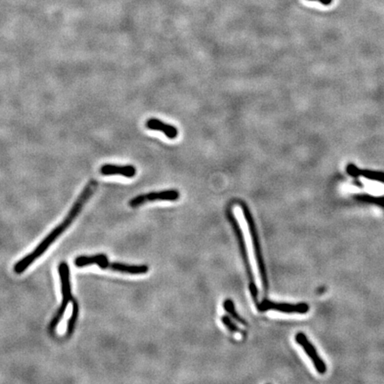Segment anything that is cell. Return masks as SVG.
<instances>
[{"mask_svg": "<svg viewBox=\"0 0 384 384\" xmlns=\"http://www.w3.org/2000/svg\"><path fill=\"white\" fill-rule=\"evenodd\" d=\"M97 182L94 181V180H91L89 183L86 184V186L84 188L81 194L79 195V197L76 200L74 205H72V208L68 212V216H66V218L63 220V222L60 225H58L56 228H54V230L48 234L46 238H44L43 240L41 241V243L34 249V251L31 252L29 255H26L25 257H23L22 260H20L15 264L14 269H15V272L16 274H22V273L24 272L26 269L29 268V266L31 265L36 260L40 258L41 255H44L51 245L53 244L54 241L56 240L58 237H60L61 234L68 229V226L73 223L76 217L79 216V213L82 210L84 205L86 204V202L88 201L90 197L93 194V192L97 189Z\"/></svg>", "mask_w": 384, "mask_h": 384, "instance_id": "cell-1", "label": "cell"}, {"mask_svg": "<svg viewBox=\"0 0 384 384\" xmlns=\"http://www.w3.org/2000/svg\"><path fill=\"white\" fill-rule=\"evenodd\" d=\"M93 264H96L102 269H110L118 272L132 275L145 274L149 271V267L147 265H126L119 262H110L107 256L102 254L93 256H79L75 260V265L79 268Z\"/></svg>", "mask_w": 384, "mask_h": 384, "instance_id": "cell-2", "label": "cell"}, {"mask_svg": "<svg viewBox=\"0 0 384 384\" xmlns=\"http://www.w3.org/2000/svg\"><path fill=\"white\" fill-rule=\"evenodd\" d=\"M238 204L240 205L241 209H242L243 214H244L245 219L247 221L248 229H249V231L251 234L252 241H253V246H254V250H255V259L257 261L259 271H260L261 278H262V288H263L266 295L267 292H268V289H269V281H268V276H267L265 263H264L263 256H262V248H261V244H260V240H259L258 231L256 229L254 218L252 216L251 211H250L248 205L243 201L238 202Z\"/></svg>", "mask_w": 384, "mask_h": 384, "instance_id": "cell-3", "label": "cell"}, {"mask_svg": "<svg viewBox=\"0 0 384 384\" xmlns=\"http://www.w3.org/2000/svg\"><path fill=\"white\" fill-rule=\"evenodd\" d=\"M227 216L229 218V221H230L234 232L236 234L237 241H238V247H239V250H240L241 257H242V260L244 261L245 268H246L247 274H248V282H249V290H250V293H251L252 298H253L254 302H255V307H257L259 305V303H260L258 302V288L256 287L254 274H253V271H252L251 264H250L249 256L248 255V250H247V247H246V243H245L244 235H243V232L241 230L239 224L237 223L236 217L234 216L233 213L231 212L230 210H228L227 211Z\"/></svg>", "mask_w": 384, "mask_h": 384, "instance_id": "cell-4", "label": "cell"}, {"mask_svg": "<svg viewBox=\"0 0 384 384\" xmlns=\"http://www.w3.org/2000/svg\"><path fill=\"white\" fill-rule=\"evenodd\" d=\"M58 271L61 278V295H62V301H61V306L58 309L57 311L55 313L53 320H51L49 327H48V332L50 334H54L55 328L57 327L58 324L60 323L61 318L64 314L65 310L67 309V306L69 302H72L74 300V297L72 296V286H71V280H69V269H68L67 262H61L58 267Z\"/></svg>", "mask_w": 384, "mask_h": 384, "instance_id": "cell-5", "label": "cell"}, {"mask_svg": "<svg viewBox=\"0 0 384 384\" xmlns=\"http://www.w3.org/2000/svg\"><path fill=\"white\" fill-rule=\"evenodd\" d=\"M259 311H267V310H276L280 312L288 313V314H304L309 311V306L305 302L300 303H285V302H270L269 300H263L259 305L256 307Z\"/></svg>", "mask_w": 384, "mask_h": 384, "instance_id": "cell-6", "label": "cell"}, {"mask_svg": "<svg viewBox=\"0 0 384 384\" xmlns=\"http://www.w3.org/2000/svg\"><path fill=\"white\" fill-rule=\"evenodd\" d=\"M179 198L180 193L178 190H163L159 192H151L148 194L139 195L130 200L129 205L132 207H138L139 205L145 204L146 202L157 201V200L176 201Z\"/></svg>", "mask_w": 384, "mask_h": 384, "instance_id": "cell-7", "label": "cell"}, {"mask_svg": "<svg viewBox=\"0 0 384 384\" xmlns=\"http://www.w3.org/2000/svg\"><path fill=\"white\" fill-rule=\"evenodd\" d=\"M295 341L298 344L302 346L303 351L308 354L309 359L312 361L313 365L315 366L318 373L324 374L327 372V366L324 362L323 359L320 358V355L317 352L315 346L309 341L308 337L303 333H298L295 335Z\"/></svg>", "mask_w": 384, "mask_h": 384, "instance_id": "cell-8", "label": "cell"}, {"mask_svg": "<svg viewBox=\"0 0 384 384\" xmlns=\"http://www.w3.org/2000/svg\"><path fill=\"white\" fill-rule=\"evenodd\" d=\"M102 176H122L126 178H133L136 174V168L133 165H115L106 164L101 166Z\"/></svg>", "mask_w": 384, "mask_h": 384, "instance_id": "cell-9", "label": "cell"}, {"mask_svg": "<svg viewBox=\"0 0 384 384\" xmlns=\"http://www.w3.org/2000/svg\"><path fill=\"white\" fill-rule=\"evenodd\" d=\"M146 127L148 129L159 131L165 133L166 137L169 139H176L178 135V130L176 129V126L167 125L165 123L162 122L161 120L157 119H148L146 122Z\"/></svg>", "mask_w": 384, "mask_h": 384, "instance_id": "cell-10", "label": "cell"}, {"mask_svg": "<svg viewBox=\"0 0 384 384\" xmlns=\"http://www.w3.org/2000/svg\"><path fill=\"white\" fill-rule=\"evenodd\" d=\"M72 317L69 318L68 321V327H67V333H66V338H69L72 336L73 332L75 330L76 323L77 320L79 319V302L76 301L75 299L72 301Z\"/></svg>", "mask_w": 384, "mask_h": 384, "instance_id": "cell-11", "label": "cell"}, {"mask_svg": "<svg viewBox=\"0 0 384 384\" xmlns=\"http://www.w3.org/2000/svg\"><path fill=\"white\" fill-rule=\"evenodd\" d=\"M223 308H224L226 312L229 313L230 316L232 317V319H233L234 320H236V321L239 322V323L242 324V325H244V326H248L247 321H246L242 317L239 316V315L237 314V310L235 309V304H234L232 300H230V299H227V300H225L224 302H223Z\"/></svg>", "mask_w": 384, "mask_h": 384, "instance_id": "cell-12", "label": "cell"}, {"mask_svg": "<svg viewBox=\"0 0 384 384\" xmlns=\"http://www.w3.org/2000/svg\"><path fill=\"white\" fill-rule=\"evenodd\" d=\"M221 321L223 322V325L232 333H240L241 331L239 327H237L236 324L234 323L232 320H230V317L223 316L221 319Z\"/></svg>", "mask_w": 384, "mask_h": 384, "instance_id": "cell-13", "label": "cell"}, {"mask_svg": "<svg viewBox=\"0 0 384 384\" xmlns=\"http://www.w3.org/2000/svg\"><path fill=\"white\" fill-rule=\"evenodd\" d=\"M310 1H318V2H320L321 4L328 6V5H330L332 3L333 0H310Z\"/></svg>", "mask_w": 384, "mask_h": 384, "instance_id": "cell-14", "label": "cell"}]
</instances>
